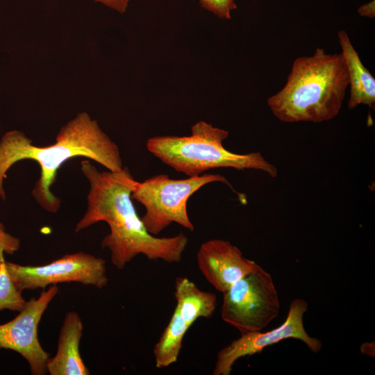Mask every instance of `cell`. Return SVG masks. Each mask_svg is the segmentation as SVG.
<instances>
[{
  "label": "cell",
  "instance_id": "cell-10",
  "mask_svg": "<svg viewBox=\"0 0 375 375\" xmlns=\"http://www.w3.org/2000/svg\"><path fill=\"white\" fill-rule=\"evenodd\" d=\"M197 262L208 282L222 293L259 266L244 257L236 246L221 239L203 242L199 248Z\"/></svg>",
  "mask_w": 375,
  "mask_h": 375
},
{
  "label": "cell",
  "instance_id": "cell-8",
  "mask_svg": "<svg viewBox=\"0 0 375 375\" xmlns=\"http://www.w3.org/2000/svg\"><path fill=\"white\" fill-rule=\"evenodd\" d=\"M307 310L308 303L305 300L294 299L290 304L285 320L276 328L265 333L241 334L240 338L219 350L212 374L229 375L238 359L259 353L265 348L289 338L301 340L312 352H319L322 347V342L309 335L304 328L303 318Z\"/></svg>",
  "mask_w": 375,
  "mask_h": 375
},
{
  "label": "cell",
  "instance_id": "cell-4",
  "mask_svg": "<svg viewBox=\"0 0 375 375\" xmlns=\"http://www.w3.org/2000/svg\"><path fill=\"white\" fill-rule=\"evenodd\" d=\"M228 136L227 131L200 121L192 126L189 136H155L148 139L146 145L163 163L189 177L220 167L256 169L277 176V168L261 153L239 154L226 149L223 141Z\"/></svg>",
  "mask_w": 375,
  "mask_h": 375
},
{
  "label": "cell",
  "instance_id": "cell-12",
  "mask_svg": "<svg viewBox=\"0 0 375 375\" xmlns=\"http://www.w3.org/2000/svg\"><path fill=\"white\" fill-rule=\"evenodd\" d=\"M342 54L345 60L350 96L348 101L349 110L359 105L374 108L375 104V79L363 65L358 52L354 49L345 31L338 33Z\"/></svg>",
  "mask_w": 375,
  "mask_h": 375
},
{
  "label": "cell",
  "instance_id": "cell-18",
  "mask_svg": "<svg viewBox=\"0 0 375 375\" xmlns=\"http://www.w3.org/2000/svg\"><path fill=\"white\" fill-rule=\"evenodd\" d=\"M360 13L362 15H368L370 17H372V14L374 15V8L372 9V3L370 5V7H368V5H365L360 8Z\"/></svg>",
  "mask_w": 375,
  "mask_h": 375
},
{
  "label": "cell",
  "instance_id": "cell-16",
  "mask_svg": "<svg viewBox=\"0 0 375 375\" xmlns=\"http://www.w3.org/2000/svg\"><path fill=\"white\" fill-rule=\"evenodd\" d=\"M203 8L220 18L231 19V12L236 9L234 0H199Z\"/></svg>",
  "mask_w": 375,
  "mask_h": 375
},
{
  "label": "cell",
  "instance_id": "cell-3",
  "mask_svg": "<svg viewBox=\"0 0 375 375\" xmlns=\"http://www.w3.org/2000/svg\"><path fill=\"white\" fill-rule=\"evenodd\" d=\"M348 85L342 53L317 48L312 56L294 60L285 84L267 103L281 122L320 123L338 115Z\"/></svg>",
  "mask_w": 375,
  "mask_h": 375
},
{
  "label": "cell",
  "instance_id": "cell-11",
  "mask_svg": "<svg viewBox=\"0 0 375 375\" xmlns=\"http://www.w3.org/2000/svg\"><path fill=\"white\" fill-rule=\"evenodd\" d=\"M83 325L76 311L65 316L58 338L56 355L49 358L47 372L51 375H89L90 371L80 353Z\"/></svg>",
  "mask_w": 375,
  "mask_h": 375
},
{
  "label": "cell",
  "instance_id": "cell-7",
  "mask_svg": "<svg viewBox=\"0 0 375 375\" xmlns=\"http://www.w3.org/2000/svg\"><path fill=\"white\" fill-rule=\"evenodd\" d=\"M6 266L16 288L25 290H44L49 285L77 282L99 289L108 282L106 260L82 251L66 254L42 265H22L6 262Z\"/></svg>",
  "mask_w": 375,
  "mask_h": 375
},
{
  "label": "cell",
  "instance_id": "cell-6",
  "mask_svg": "<svg viewBox=\"0 0 375 375\" xmlns=\"http://www.w3.org/2000/svg\"><path fill=\"white\" fill-rule=\"evenodd\" d=\"M222 319L241 334L261 331L280 311L272 276L260 265L223 293Z\"/></svg>",
  "mask_w": 375,
  "mask_h": 375
},
{
  "label": "cell",
  "instance_id": "cell-5",
  "mask_svg": "<svg viewBox=\"0 0 375 375\" xmlns=\"http://www.w3.org/2000/svg\"><path fill=\"white\" fill-rule=\"evenodd\" d=\"M214 182L227 185L238 194L242 203H246L226 178L212 174L176 180L169 178L165 174L156 175L142 182L138 181L131 198L145 208L146 212L141 219L150 234L157 235L172 223L193 231L194 226L187 210L188 201L203 186Z\"/></svg>",
  "mask_w": 375,
  "mask_h": 375
},
{
  "label": "cell",
  "instance_id": "cell-13",
  "mask_svg": "<svg viewBox=\"0 0 375 375\" xmlns=\"http://www.w3.org/2000/svg\"><path fill=\"white\" fill-rule=\"evenodd\" d=\"M175 309L188 326H190L199 318H210L217 305V296L199 289L185 277H177L175 281Z\"/></svg>",
  "mask_w": 375,
  "mask_h": 375
},
{
  "label": "cell",
  "instance_id": "cell-1",
  "mask_svg": "<svg viewBox=\"0 0 375 375\" xmlns=\"http://www.w3.org/2000/svg\"><path fill=\"white\" fill-rule=\"evenodd\" d=\"M81 169L89 181L90 190L87 209L75 226L76 232L99 222H106L110 233L102 240L101 247L110 251L111 262L119 269L139 254L168 263L181 260L188 237L181 233L158 238L147 231L132 202L131 193L138 181L128 167L117 172H99L84 160Z\"/></svg>",
  "mask_w": 375,
  "mask_h": 375
},
{
  "label": "cell",
  "instance_id": "cell-15",
  "mask_svg": "<svg viewBox=\"0 0 375 375\" xmlns=\"http://www.w3.org/2000/svg\"><path fill=\"white\" fill-rule=\"evenodd\" d=\"M5 250L0 247V311L7 309L20 312L26 304L22 292L13 283L4 259Z\"/></svg>",
  "mask_w": 375,
  "mask_h": 375
},
{
  "label": "cell",
  "instance_id": "cell-17",
  "mask_svg": "<svg viewBox=\"0 0 375 375\" xmlns=\"http://www.w3.org/2000/svg\"><path fill=\"white\" fill-rule=\"evenodd\" d=\"M119 12L124 13L128 7L130 0H93Z\"/></svg>",
  "mask_w": 375,
  "mask_h": 375
},
{
  "label": "cell",
  "instance_id": "cell-14",
  "mask_svg": "<svg viewBox=\"0 0 375 375\" xmlns=\"http://www.w3.org/2000/svg\"><path fill=\"white\" fill-rule=\"evenodd\" d=\"M190 327L176 309L156 343L153 353L157 368H165L177 362L183 347V340Z\"/></svg>",
  "mask_w": 375,
  "mask_h": 375
},
{
  "label": "cell",
  "instance_id": "cell-9",
  "mask_svg": "<svg viewBox=\"0 0 375 375\" xmlns=\"http://www.w3.org/2000/svg\"><path fill=\"white\" fill-rule=\"evenodd\" d=\"M58 292L56 285H52L47 290H43L37 299L28 301L13 319L0 324V349L19 353L28 362L33 375L47 372L49 353L39 342L38 329L44 312Z\"/></svg>",
  "mask_w": 375,
  "mask_h": 375
},
{
  "label": "cell",
  "instance_id": "cell-2",
  "mask_svg": "<svg viewBox=\"0 0 375 375\" xmlns=\"http://www.w3.org/2000/svg\"><path fill=\"white\" fill-rule=\"evenodd\" d=\"M76 156L92 159L112 172L124 167L118 146L86 112L78 114L63 126L56 142L47 147L34 145L21 131L7 132L0 141V197L6 199L3 181L10 167L22 160H32L40 167L33 197L44 210L58 212L60 200L50 188L61 165Z\"/></svg>",
  "mask_w": 375,
  "mask_h": 375
}]
</instances>
